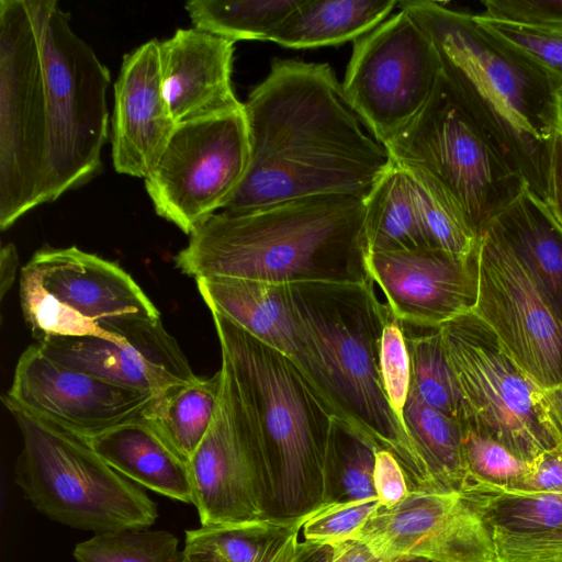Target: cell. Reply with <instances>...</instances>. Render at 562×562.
Wrapping results in <instances>:
<instances>
[{"mask_svg": "<svg viewBox=\"0 0 562 562\" xmlns=\"http://www.w3.org/2000/svg\"><path fill=\"white\" fill-rule=\"evenodd\" d=\"M379 507L378 499L327 504L303 524V536L306 541L329 544L353 539Z\"/></svg>", "mask_w": 562, "mask_h": 562, "instance_id": "obj_39", "label": "cell"}, {"mask_svg": "<svg viewBox=\"0 0 562 562\" xmlns=\"http://www.w3.org/2000/svg\"><path fill=\"white\" fill-rule=\"evenodd\" d=\"M380 371L391 409L405 431L403 411L412 384L411 358L404 326L392 314L383 328L380 347Z\"/></svg>", "mask_w": 562, "mask_h": 562, "instance_id": "obj_38", "label": "cell"}, {"mask_svg": "<svg viewBox=\"0 0 562 562\" xmlns=\"http://www.w3.org/2000/svg\"><path fill=\"white\" fill-rule=\"evenodd\" d=\"M333 555L334 547L331 544L305 540L300 542L294 562H330Z\"/></svg>", "mask_w": 562, "mask_h": 562, "instance_id": "obj_49", "label": "cell"}, {"mask_svg": "<svg viewBox=\"0 0 562 562\" xmlns=\"http://www.w3.org/2000/svg\"><path fill=\"white\" fill-rule=\"evenodd\" d=\"M485 228L519 256L562 319V232L544 202L527 188Z\"/></svg>", "mask_w": 562, "mask_h": 562, "instance_id": "obj_25", "label": "cell"}, {"mask_svg": "<svg viewBox=\"0 0 562 562\" xmlns=\"http://www.w3.org/2000/svg\"><path fill=\"white\" fill-rule=\"evenodd\" d=\"M221 390L220 369L210 378L196 376L154 396L144 417L169 446L190 462L214 419Z\"/></svg>", "mask_w": 562, "mask_h": 562, "instance_id": "obj_28", "label": "cell"}, {"mask_svg": "<svg viewBox=\"0 0 562 562\" xmlns=\"http://www.w3.org/2000/svg\"><path fill=\"white\" fill-rule=\"evenodd\" d=\"M5 395L86 439L143 417L154 397L58 364L37 344L21 353Z\"/></svg>", "mask_w": 562, "mask_h": 562, "instance_id": "obj_16", "label": "cell"}, {"mask_svg": "<svg viewBox=\"0 0 562 562\" xmlns=\"http://www.w3.org/2000/svg\"><path fill=\"white\" fill-rule=\"evenodd\" d=\"M303 521L263 519L252 522L201 526L186 531V547L213 550L226 562H257L267 543Z\"/></svg>", "mask_w": 562, "mask_h": 562, "instance_id": "obj_35", "label": "cell"}, {"mask_svg": "<svg viewBox=\"0 0 562 562\" xmlns=\"http://www.w3.org/2000/svg\"><path fill=\"white\" fill-rule=\"evenodd\" d=\"M544 204L562 232V131L555 135L552 143Z\"/></svg>", "mask_w": 562, "mask_h": 562, "instance_id": "obj_44", "label": "cell"}, {"mask_svg": "<svg viewBox=\"0 0 562 562\" xmlns=\"http://www.w3.org/2000/svg\"><path fill=\"white\" fill-rule=\"evenodd\" d=\"M334 555L330 562H390L378 555L366 542L349 539L333 543Z\"/></svg>", "mask_w": 562, "mask_h": 562, "instance_id": "obj_47", "label": "cell"}, {"mask_svg": "<svg viewBox=\"0 0 562 562\" xmlns=\"http://www.w3.org/2000/svg\"><path fill=\"white\" fill-rule=\"evenodd\" d=\"M300 0H191L184 5L193 27L226 40L270 41Z\"/></svg>", "mask_w": 562, "mask_h": 562, "instance_id": "obj_31", "label": "cell"}, {"mask_svg": "<svg viewBox=\"0 0 562 562\" xmlns=\"http://www.w3.org/2000/svg\"><path fill=\"white\" fill-rule=\"evenodd\" d=\"M249 155L244 109L178 124L144 179L157 215L189 236L234 195Z\"/></svg>", "mask_w": 562, "mask_h": 562, "instance_id": "obj_11", "label": "cell"}, {"mask_svg": "<svg viewBox=\"0 0 562 562\" xmlns=\"http://www.w3.org/2000/svg\"><path fill=\"white\" fill-rule=\"evenodd\" d=\"M33 0H0V228L46 203L47 111Z\"/></svg>", "mask_w": 562, "mask_h": 562, "instance_id": "obj_9", "label": "cell"}, {"mask_svg": "<svg viewBox=\"0 0 562 562\" xmlns=\"http://www.w3.org/2000/svg\"><path fill=\"white\" fill-rule=\"evenodd\" d=\"M426 198V187L393 164L363 201L369 252L432 248Z\"/></svg>", "mask_w": 562, "mask_h": 562, "instance_id": "obj_26", "label": "cell"}, {"mask_svg": "<svg viewBox=\"0 0 562 562\" xmlns=\"http://www.w3.org/2000/svg\"><path fill=\"white\" fill-rule=\"evenodd\" d=\"M561 110H562V92H561Z\"/></svg>", "mask_w": 562, "mask_h": 562, "instance_id": "obj_52", "label": "cell"}, {"mask_svg": "<svg viewBox=\"0 0 562 562\" xmlns=\"http://www.w3.org/2000/svg\"><path fill=\"white\" fill-rule=\"evenodd\" d=\"M493 538L521 537L562 528V495L471 483L461 493Z\"/></svg>", "mask_w": 562, "mask_h": 562, "instance_id": "obj_29", "label": "cell"}, {"mask_svg": "<svg viewBox=\"0 0 562 562\" xmlns=\"http://www.w3.org/2000/svg\"><path fill=\"white\" fill-rule=\"evenodd\" d=\"M376 447L358 429L333 417L325 459V505L378 499L373 484Z\"/></svg>", "mask_w": 562, "mask_h": 562, "instance_id": "obj_30", "label": "cell"}, {"mask_svg": "<svg viewBox=\"0 0 562 562\" xmlns=\"http://www.w3.org/2000/svg\"><path fill=\"white\" fill-rule=\"evenodd\" d=\"M222 390L209 431L190 460L201 526L269 519V483L260 429L222 353Z\"/></svg>", "mask_w": 562, "mask_h": 562, "instance_id": "obj_13", "label": "cell"}, {"mask_svg": "<svg viewBox=\"0 0 562 562\" xmlns=\"http://www.w3.org/2000/svg\"><path fill=\"white\" fill-rule=\"evenodd\" d=\"M20 302L25 324L36 341L46 337L93 336L123 344L115 336L83 317L43 285L40 272L27 262L20 274Z\"/></svg>", "mask_w": 562, "mask_h": 562, "instance_id": "obj_33", "label": "cell"}, {"mask_svg": "<svg viewBox=\"0 0 562 562\" xmlns=\"http://www.w3.org/2000/svg\"><path fill=\"white\" fill-rule=\"evenodd\" d=\"M244 112L249 164L222 212L247 213L321 194L364 201L393 166L326 63L273 60Z\"/></svg>", "mask_w": 562, "mask_h": 562, "instance_id": "obj_1", "label": "cell"}, {"mask_svg": "<svg viewBox=\"0 0 562 562\" xmlns=\"http://www.w3.org/2000/svg\"><path fill=\"white\" fill-rule=\"evenodd\" d=\"M363 200L321 194L252 212H217L199 225L173 258L199 279L243 278L278 284L366 282Z\"/></svg>", "mask_w": 562, "mask_h": 562, "instance_id": "obj_3", "label": "cell"}, {"mask_svg": "<svg viewBox=\"0 0 562 562\" xmlns=\"http://www.w3.org/2000/svg\"><path fill=\"white\" fill-rule=\"evenodd\" d=\"M256 416L269 483V519L303 521L325 504V459L334 414L292 361L210 311Z\"/></svg>", "mask_w": 562, "mask_h": 562, "instance_id": "obj_5", "label": "cell"}, {"mask_svg": "<svg viewBox=\"0 0 562 562\" xmlns=\"http://www.w3.org/2000/svg\"><path fill=\"white\" fill-rule=\"evenodd\" d=\"M484 14L504 21L562 30V0H485Z\"/></svg>", "mask_w": 562, "mask_h": 562, "instance_id": "obj_41", "label": "cell"}, {"mask_svg": "<svg viewBox=\"0 0 562 562\" xmlns=\"http://www.w3.org/2000/svg\"><path fill=\"white\" fill-rule=\"evenodd\" d=\"M403 422L415 463L409 492H464V425L427 405L412 389Z\"/></svg>", "mask_w": 562, "mask_h": 562, "instance_id": "obj_24", "label": "cell"}, {"mask_svg": "<svg viewBox=\"0 0 562 562\" xmlns=\"http://www.w3.org/2000/svg\"><path fill=\"white\" fill-rule=\"evenodd\" d=\"M476 239L527 184L464 110L442 74L418 114L385 145Z\"/></svg>", "mask_w": 562, "mask_h": 562, "instance_id": "obj_6", "label": "cell"}, {"mask_svg": "<svg viewBox=\"0 0 562 562\" xmlns=\"http://www.w3.org/2000/svg\"><path fill=\"white\" fill-rule=\"evenodd\" d=\"M394 562H436L426 558L413 557V555H404L396 559Z\"/></svg>", "mask_w": 562, "mask_h": 562, "instance_id": "obj_51", "label": "cell"}, {"mask_svg": "<svg viewBox=\"0 0 562 562\" xmlns=\"http://www.w3.org/2000/svg\"><path fill=\"white\" fill-rule=\"evenodd\" d=\"M493 539L496 562H562V528L531 536Z\"/></svg>", "mask_w": 562, "mask_h": 562, "instance_id": "obj_40", "label": "cell"}, {"mask_svg": "<svg viewBox=\"0 0 562 562\" xmlns=\"http://www.w3.org/2000/svg\"><path fill=\"white\" fill-rule=\"evenodd\" d=\"M87 440L110 467L134 483L193 504L190 462L144 416Z\"/></svg>", "mask_w": 562, "mask_h": 562, "instance_id": "obj_23", "label": "cell"}, {"mask_svg": "<svg viewBox=\"0 0 562 562\" xmlns=\"http://www.w3.org/2000/svg\"><path fill=\"white\" fill-rule=\"evenodd\" d=\"M179 562H226L213 550L186 547L181 551Z\"/></svg>", "mask_w": 562, "mask_h": 562, "instance_id": "obj_50", "label": "cell"}, {"mask_svg": "<svg viewBox=\"0 0 562 562\" xmlns=\"http://www.w3.org/2000/svg\"><path fill=\"white\" fill-rule=\"evenodd\" d=\"M29 262L48 292L120 340L127 326L160 319L151 300L115 261L70 246L43 247Z\"/></svg>", "mask_w": 562, "mask_h": 562, "instance_id": "obj_19", "label": "cell"}, {"mask_svg": "<svg viewBox=\"0 0 562 562\" xmlns=\"http://www.w3.org/2000/svg\"><path fill=\"white\" fill-rule=\"evenodd\" d=\"M440 74L429 36L400 9L357 38L341 87L370 134L385 145L423 109Z\"/></svg>", "mask_w": 562, "mask_h": 562, "instance_id": "obj_12", "label": "cell"}, {"mask_svg": "<svg viewBox=\"0 0 562 562\" xmlns=\"http://www.w3.org/2000/svg\"><path fill=\"white\" fill-rule=\"evenodd\" d=\"M530 463L520 490L562 495V446L541 453Z\"/></svg>", "mask_w": 562, "mask_h": 562, "instance_id": "obj_43", "label": "cell"}, {"mask_svg": "<svg viewBox=\"0 0 562 562\" xmlns=\"http://www.w3.org/2000/svg\"><path fill=\"white\" fill-rule=\"evenodd\" d=\"M48 90L54 104L46 203L89 181L101 168L109 133L111 75L55 0H33Z\"/></svg>", "mask_w": 562, "mask_h": 562, "instance_id": "obj_8", "label": "cell"}, {"mask_svg": "<svg viewBox=\"0 0 562 562\" xmlns=\"http://www.w3.org/2000/svg\"><path fill=\"white\" fill-rule=\"evenodd\" d=\"M121 336L123 344L93 336L46 337L36 344L58 364L154 396L196 378L161 319L134 323Z\"/></svg>", "mask_w": 562, "mask_h": 562, "instance_id": "obj_18", "label": "cell"}, {"mask_svg": "<svg viewBox=\"0 0 562 562\" xmlns=\"http://www.w3.org/2000/svg\"><path fill=\"white\" fill-rule=\"evenodd\" d=\"M397 4L395 0H300L270 41L290 48L341 44L376 27Z\"/></svg>", "mask_w": 562, "mask_h": 562, "instance_id": "obj_27", "label": "cell"}, {"mask_svg": "<svg viewBox=\"0 0 562 562\" xmlns=\"http://www.w3.org/2000/svg\"><path fill=\"white\" fill-rule=\"evenodd\" d=\"M180 554L173 533L149 528L95 533L74 549L77 562H179Z\"/></svg>", "mask_w": 562, "mask_h": 562, "instance_id": "obj_34", "label": "cell"}, {"mask_svg": "<svg viewBox=\"0 0 562 562\" xmlns=\"http://www.w3.org/2000/svg\"><path fill=\"white\" fill-rule=\"evenodd\" d=\"M462 451L469 484L520 490L530 472V462L520 460L501 443L465 427Z\"/></svg>", "mask_w": 562, "mask_h": 562, "instance_id": "obj_36", "label": "cell"}, {"mask_svg": "<svg viewBox=\"0 0 562 562\" xmlns=\"http://www.w3.org/2000/svg\"><path fill=\"white\" fill-rule=\"evenodd\" d=\"M373 484L380 506L384 508L400 504L411 493L402 465L386 449L375 451Z\"/></svg>", "mask_w": 562, "mask_h": 562, "instance_id": "obj_42", "label": "cell"}, {"mask_svg": "<svg viewBox=\"0 0 562 562\" xmlns=\"http://www.w3.org/2000/svg\"><path fill=\"white\" fill-rule=\"evenodd\" d=\"M473 313L542 390L562 384V319L518 255L485 228Z\"/></svg>", "mask_w": 562, "mask_h": 562, "instance_id": "obj_14", "label": "cell"}, {"mask_svg": "<svg viewBox=\"0 0 562 562\" xmlns=\"http://www.w3.org/2000/svg\"><path fill=\"white\" fill-rule=\"evenodd\" d=\"M561 131H562V117H561Z\"/></svg>", "mask_w": 562, "mask_h": 562, "instance_id": "obj_53", "label": "cell"}, {"mask_svg": "<svg viewBox=\"0 0 562 562\" xmlns=\"http://www.w3.org/2000/svg\"><path fill=\"white\" fill-rule=\"evenodd\" d=\"M159 43L154 38L126 54L114 83L113 167L119 173L144 179L178 125L164 95Z\"/></svg>", "mask_w": 562, "mask_h": 562, "instance_id": "obj_20", "label": "cell"}, {"mask_svg": "<svg viewBox=\"0 0 562 562\" xmlns=\"http://www.w3.org/2000/svg\"><path fill=\"white\" fill-rule=\"evenodd\" d=\"M1 400L22 437L15 483L37 512L95 533L155 524L157 504L98 456L86 438L31 414L5 394Z\"/></svg>", "mask_w": 562, "mask_h": 562, "instance_id": "obj_7", "label": "cell"}, {"mask_svg": "<svg viewBox=\"0 0 562 562\" xmlns=\"http://www.w3.org/2000/svg\"><path fill=\"white\" fill-rule=\"evenodd\" d=\"M195 281L210 311L286 356L314 390L312 357L288 304L283 284L226 277Z\"/></svg>", "mask_w": 562, "mask_h": 562, "instance_id": "obj_22", "label": "cell"}, {"mask_svg": "<svg viewBox=\"0 0 562 562\" xmlns=\"http://www.w3.org/2000/svg\"><path fill=\"white\" fill-rule=\"evenodd\" d=\"M234 44L195 27L159 43L164 95L177 124L244 109L232 85Z\"/></svg>", "mask_w": 562, "mask_h": 562, "instance_id": "obj_21", "label": "cell"}, {"mask_svg": "<svg viewBox=\"0 0 562 562\" xmlns=\"http://www.w3.org/2000/svg\"><path fill=\"white\" fill-rule=\"evenodd\" d=\"M539 406L548 429L558 445L562 446V384L552 389L541 390Z\"/></svg>", "mask_w": 562, "mask_h": 562, "instance_id": "obj_46", "label": "cell"}, {"mask_svg": "<svg viewBox=\"0 0 562 562\" xmlns=\"http://www.w3.org/2000/svg\"><path fill=\"white\" fill-rule=\"evenodd\" d=\"M19 265L18 250L13 244H7L0 250V297L11 289Z\"/></svg>", "mask_w": 562, "mask_h": 562, "instance_id": "obj_48", "label": "cell"}, {"mask_svg": "<svg viewBox=\"0 0 562 562\" xmlns=\"http://www.w3.org/2000/svg\"><path fill=\"white\" fill-rule=\"evenodd\" d=\"M368 270L405 327L437 329L476 303V247L467 256L429 247L369 252Z\"/></svg>", "mask_w": 562, "mask_h": 562, "instance_id": "obj_17", "label": "cell"}, {"mask_svg": "<svg viewBox=\"0 0 562 562\" xmlns=\"http://www.w3.org/2000/svg\"><path fill=\"white\" fill-rule=\"evenodd\" d=\"M301 528V525H296L274 536L257 562H294L300 549L297 536Z\"/></svg>", "mask_w": 562, "mask_h": 562, "instance_id": "obj_45", "label": "cell"}, {"mask_svg": "<svg viewBox=\"0 0 562 562\" xmlns=\"http://www.w3.org/2000/svg\"><path fill=\"white\" fill-rule=\"evenodd\" d=\"M353 539L390 562L404 555L436 562H496L488 528L458 492H411L393 507L380 506Z\"/></svg>", "mask_w": 562, "mask_h": 562, "instance_id": "obj_15", "label": "cell"}, {"mask_svg": "<svg viewBox=\"0 0 562 562\" xmlns=\"http://www.w3.org/2000/svg\"><path fill=\"white\" fill-rule=\"evenodd\" d=\"M439 329L460 390L465 428L526 462L559 446L540 412L542 389L473 311Z\"/></svg>", "mask_w": 562, "mask_h": 562, "instance_id": "obj_10", "label": "cell"}, {"mask_svg": "<svg viewBox=\"0 0 562 562\" xmlns=\"http://www.w3.org/2000/svg\"><path fill=\"white\" fill-rule=\"evenodd\" d=\"M284 285L294 321L314 366V390L335 417L390 450L408 483L415 464L407 436L386 398L380 347L391 313L372 280Z\"/></svg>", "mask_w": 562, "mask_h": 562, "instance_id": "obj_4", "label": "cell"}, {"mask_svg": "<svg viewBox=\"0 0 562 562\" xmlns=\"http://www.w3.org/2000/svg\"><path fill=\"white\" fill-rule=\"evenodd\" d=\"M411 358V389L427 405L463 424L460 390L449 364L440 329L415 335L404 328Z\"/></svg>", "mask_w": 562, "mask_h": 562, "instance_id": "obj_32", "label": "cell"}, {"mask_svg": "<svg viewBox=\"0 0 562 562\" xmlns=\"http://www.w3.org/2000/svg\"><path fill=\"white\" fill-rule=\"evenodd\" d=\"M474 21L524 53L562 86V30L540 27L473 14Z\"/></svg>", "mask_w": 562, "mask_h": 562, "instance_id": "obj_37", "label": "cell"}, {"mask_svg": "<svg viewBox=\"0 0 562 562\" xmlns=\"http://www.w3.org/2000/svg\"><path fill=\"white\" fill-rule=\"evenodd\" d=\"M397 5L429 36L464 110L544 202L552 143L561 132V83L473 14L430 0Z\"/></svg>", "mask_w": 562, "mask_h": 562, "instance_id": "obj_2", "label": "cell"}]
</instances>
